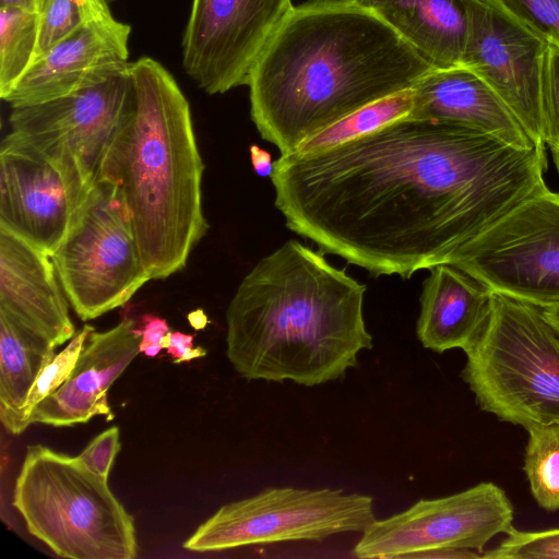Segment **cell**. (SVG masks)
<instances>
[{
  "label": "cell",
  "mask_w": 559,
  "mask_h": 559,
  "mask_svg": "<svg viewBox=\"0 0 559 559\" xmlns=\"http://www.w3.org/2000/svg\"><path fill=\"white\" fill-rule=\"evenodd\" d=\"M545 145L404 117L311 153L281 155L271 181L294 233L373 276L441 263L546 187Z\"/></svg>",
  "instance_id": "6da1fadb"
},
{
  "label": "cell",
  "mask_w": 559,
  "mask_h": 559,
  "mask_svg": "<svg viewBox=\"0 0 559 559\" xmlns=\"http://www.w3.org/2000/svg\"><path fill=\"white\" fill-rule=\"evenodd\" d=\"M435 69L353 0L294 7L255 62L250 115L281 155L356 110L411 90Z\"/></svg>",
  "instance_id": "7a4b0ae2"
},
{
  "label": "cell",
  "mask_w": 559,
  "mask_h": 559,
  "mask_svg": "<svg viewBox=\"0 0 559 559\" xmlns=\"http://www.w3.org/2000/svg\"><path fill=\"white\" fill-rule=\"evenodd\" d=\"M365 293L322 251L288 240L240 282L226 311V356L248 380L313 386L341 379L372 347Z\"/></svg>",
  "instance_id": "3957f363"
},
{
  "label": "cell",
  "mask_w": 559,
  "mask_h": 559,
  "mask_svg": "<svg viewBox=\"0 0 559 559\" xmlns=\"http://www.w3.org/2000/svg\"><path fill=\"white\" fill-rule=\"evenodd\" d=\"M132 102L98 177L117 183L152 280L182 270L209 229L202 207L204 164L190 105L151 57L130 62ZM97 177V178H98Z\"/></svg>",
  "instance_id": "277c9868"
},
{
  "label": "cell",
  "mask_w": 559,
  "mask_h": 559,
  "mask_svg": "<svg viewBox=\"0 0 559 559\" xmlns=\"http://www.w3.org/2000/svg\"><path fill=\"white\" fill-rule=\"evenodd\" d=\"M78 456L28 445L12 503L28 533L68 559H133L132 515Z\"/></svg>",
  "instance_id": "5b68a950"
},
{
  "label": "cell",
  "mask_w": 559,
  "mask_h": 559,
  "mask_svg": "<svg viewBox=\"0 0 559 559\" xmlns=\"http://www.w3.org/2000/svg\"><path fill=\"white\" fill-rule=\"evenodd\" d=\"M461 372L479 408L527 426L559 420V334L543 309L493 293Z\"/></svg>",
  "instance_id": "8992f818"
},
{
  "label": "cell",
  "mask_w": 559,
  "mask_h": 559,
  "mask_svg": "<svg viewBox=\"0 0 559 559\" xmlns=\"http://www.w3.org/2000/svg\"><path fill=\"white\" fill-rule=\"evenodd\" d=\"M51 259L82 321L124 306L152 280L122 192L106 177L93 182Z\"/></svg>",
  "instance_id": "52a82bcc"
},
{
  "label": "cell",
  "mask_w": 559,
  "mask_h": 559,
  "mask_svg": "<svg viewBox=\"0 0 559 559\" xmlns=\"http://www.w3.org/2000/svg\"><path fill=\"white\" fill-rule=\"evenodd\" d=\"M373 499L343 489L273 487L221 507L183 543L194 552L312 540L364 533L374 521Z\"/></svg>",
  "instance_id": "ba28073f"
},
{
  "label": "cell",
  "mask_w": 559,
  "mask_h": 559,
  "mask_svg": "<svg viewBox=\"0 0 559 559\" xmlns=\"http://www.w3.org/2000/svg\"><path fill=\"white\" fill-rule=\"evenodd\" d=\"M491 292L539 308L559 304V192L547 186L450 259Z\"/></svg>",
  "instance_id": "9c48e42d"
},
{
  "label": "cell",
  "mask_w": 559,
  "mask_h": 559,
  "mask_svg": "<svg viewBox=\"0 0 559 559\" xmlns=\"http://www.w3.org/2000/svg\"><path fill=\"white\" fill-rule=\"evenodd\" d=\"M507 492L489 481L376 520L354 547L361 559L483 558L485 546L513 526Z\"/></svg>",
  "instance_id": "30bf717a"
},
{
  "label": "cell",
  "mask_w": 559,
  "mask_h": 559,
  "mask_svg": "<svg viewBox=\"0 0 559 559\" xmlns=\"http://www.w3.org/2000/svg\"><path fill=\"white\" fill-rule=\"evenodd\" d=\"M131 102L128 66L100 83L46 102L11 108L10 131L49 158L75 168L92 186Z\"/></svg>",
  "instance_id": "8fae6325"
},
{
  "label": "cell",
  "mask_w": 559,
  "mask_h": 559,
  "mask_svg": "<svg viewBox=\"0 0 559 559\" xmlns=\"http://www.w3.org/2000/svg\"><path fill=\"white\" fill-rule=\"evenodd\" d=\"M292 0H192L182 37L185 72L207 94L247 85Z\"/></svg>",
  "instance_id": "7c38bea8"
},
{
  "label": "cell",
  "mask_w": 559,
  "mask_h": 559,
  "mask_svg": "<svg viewBox=\"0 0 559 559\" xmlns=\"http://www.w3.org/2000/svg\"><path fill=\"white\" fill-rule=\"evenodd\" d=\"M548 38L497 0H468L462 59L515 116L536 145H545L542 64Z\"/></svg>",
  "instance_id": "4fadbf2b"
},
{
  "label": "cell",
  "mask_w": 559,
  "mask_h": 559,
  "mask_svg": "<svg viewBox=\"0 0 559 559\" xmlns=\"http://www.w3.org/2000/svg\"><path fill=\"white\" fill-rule=\"evenodd\" d=\"M91 186L13 132L0 147V227L52 255Z\"/></svg>",
  "instance_id": "5bb4252c"
},
{
  "label": "cell",
  "mask_w": 559,
  "mask_h": 559,
  "mask_svg": "<svg viewBox=\"0 0 559 559\" xmlns=\"http://www.w3.org/2000/svg\"><path fill=\"white\" fill-rule=\"evenodd\" d=\"M131 26L111 12L90 21L34 60L3 98L11 108L53 99L126 70Z\"/></svg>",
  "instance_id": "9a60e30c"
},
{
  "label": "cell",
  "mask_w": 559,
  "mask_h": 559,
  "mask_svg": "<svg viewBox=\"0 0 559 559\" xmlns=\"http://www.w3.org/2000/svg\"><path fill=\"white\" fill-rule=\"evenodd\" d=\"M141 338V329L129 317L107 331L94 329L68 379L35 406L27 426L69 427L85 424L94 416L112 420L108 390L140 353Z\"/></svg>",
  "instance_id": "2e32d148"
},
{
  "label": "cell",
  "mask_w": 559,
  "mask_h": 559,
  "mask_svg": "<svg viewBox=\"0 0 559 559\" xmlns=\"http://www.w3.org/2000/svg\"><path fill=\"white\" fill-rule=\"evenodd\" d=\"M0 311L57 347L76 333L51 255L2 227Z\"/></svg>",
  "instance_id": "e0dca14e"
},
{
  "label": "cell",
  "mask_w": 559,
  "mask_h": 559,
  "mask_svg": "<svg viewBox=\"0 0 559 559\" xmlns=\"http://www.w3.org/2000/svg\"><path fill=\"white\" fill-rule=\"evenodd\" d=\"M412 91L414 106L409 117L454 121L515 146H536L490 86L465 67L435 68Z\"/></svg>",
  "instance_id": "ac0fdd59"
},
{
  "label": "cell",
  "mask_w": 559,
  "mask_h": 559,
  "mask_svg": "<svg viewBox=\"0 0 559 559\" xmlns=\"http://www.w3.org/2000/svg\"><path fill=\"white\" fill-rule=\"evenodd\" d=\"M429 271L419 298L417 337L425 348L439 354L464 350L485 322L493 292L449 263Z\"/></svg>",
  "instance_id": "d6986e66"
},
{
  "label": "cell",
  "mask_w": 559,
  "mask_h": 559,
  "mask_svg": "<svg viewBox=\"0 0 559 559\" xmlns=\"http://www.w3.org/2000/svg\"><path fill=\"white\" fill-rule=\"evenodd\" d=\"M370 10L436 69L462 66L468 0H353Z\"/></svg>",
  "instance_id": "ffe728a7"
},
{
  "label": "cell",
  "mask_w": 559,
  "mask_h": 559,
  "mask_svg": "<svg viewBox=\"0 0 559 559\" xmlns=\"http://www.w3.org/2000/svg\"><path fill=\"white\" fill-rule=\"evenodd\" d=\"M56 345L0 311V420L17 435L20 411Z\"/></svg>",
  "instance_id": "44dd1931"
},
{
  "label": "cell",
  "mask_w": 559,
  "mask_h": 559,
  "mask_svg": "<svg viewBox=\"0 0 559 559\" xmlns=\"http://www.w3.org/2000/svg\"><path fill=\"white\" fill-rule=\"evenodd\" d=\"M523 469L537 504L546 511H559V420L532 423Z\"/></svg>",
  "instance_id": "7402d4cb"
},
{
  "label": "cell",
  "mask_w": 559,
  "mask_h": 559,
  "mask_svg": "<svg viewBox=\"0 0 559 559\" xmlns=\"http://www.w3.org/2000/svg\"><path fill=\"white\" fill-rule=\"evenodd\" d=\"M38 12L0 7V97L3 99L34 62Z\"/></svg>",
  "instance_id": "603a6c76"
},
{
  "label": "cell",
  "mask_w": 559,
  "mask_h": 559,
  "mask_svg": "<svg viewBox=\"0 0 559 559\" xmlns=\"http://www.w3.org/2000/svg\"><path fill=\"white\" fill-rule=\"evenodd\" d=\"M414 106L406 90L369 104L308 139L296 152L311 153L334 147L407 117Z\"/></svg>",
  "instance_id": "cb8c5ba5"
},
{
  "label": "cell",
  "mask_w": 559,
  "mask_h": 559,
  "mask_svg": "<svg viewBox=\"0 0 559 559\" xmlns=\"http://www.w3.org/2000/svg\"><path fill=\"white\" fill-rule=\"evenodd\" d=\"M109 12L107 0H41L35 59L76 28Z\"/></svg>",
  "instance_id": "d4e9b609"
},
{
  "label": "cell",
  "mask_w": 559,
  "mask_h": 559,
  "mask_svg": "<svg viewBox=\"0 0 559 559\" xmlns=\"http://www.w3.org/2000/svg\"><path fill=\"white\" fill-rule=\"evenodd\" d=\"M93 330L94 328L92 325L84 324L81 330L76 331L64 349L56 354L51 361L40 371L20 411L17 435L28 428L27 419L35 406L56 391L68 379L88 334Z\"/></svg>",
  "instance_id": "484cf974"
},
{
  "label": "cell",
  "mask_w": 559,
  "mask_h": 559,
  "mask_svg": "<svg viewBox=\"0 0 559 559\" xmlns=\"http://www.w3.org/2000/svg\"><path fill=\"white\" fill-rule=\"evenodd\" d=\"M483 558H559V528L535 532H524L514 528L497 547L485 551Z\"/></svg>",
  "instance_id": "4316f807"
},
{
  "label": "cell",
  "mask_w": 559,
  "mask_h": 559,
  "mask_svg": "<svg viewBox=\"0 0 559 559\" xmlns=\"http://www.w3.org/2000/svg\"><path fill=\"white\" fill-rule=\"evenodd\" d=\"M545 144L559 146V44L548 39L542 64Z\"/></svg>",
  "instance_id": "83f0119b"
},
{
  "label": "cell",
  "mask_w": 559,
  "mask_h": 559,
  "mask_svg": "<svg viewBox=\"0 0 559 559\" xmlns=\"http://www.w3.org/2000/svg\"><path fill=\"white\" fill-rule=\"evenodd\" d=\"M531 27L559 44V0H497Z\"/></svg>",
  "instance_id": "f1b7e54d"
},
{
  "label": "cell",
  "mask_w": 559,
  "mask_h": 559,
  "mask_svg": "<svg viewBox=\"0 0 559 559\" xmlns=\"http://www.w3.org/2000/svg\"><path fill=\"white\" fill-rule=\"evenodd\" d=\"M120 449V431L114 426L97 435L78 457L92 473L108 478Z\"/></svg>",
  "instance_id": "f546056e"
},
{
  "label": "cell",
  "mask_w": 559,
  "mask_h": 559,
  "mask_svg": "<svg viewBox=\"0 0 559 559\" xmlns=\"http://www.w3.org/2000/svg\"><path fill=\"white\" fill-rule=\"evenodd\" d=\"M141 331L140 353L147 357L157 356L163 349L162 340L169 332L167 321L156 316L145 314Z\"/></svg>",
  "instance_id": "4dcf8cb0"
},
{
  "label": "cell",
  "mask_w": 559,
  "mask_h": 559,
  "mask_svg": "<svg viewBox=\"0 0 559 559\" xmlns=\"http://www.w3.org/2000/svg\"><path fill=\"white\" fill-rule=\"evenodd\" d=\"M249 151L254 173L260 177H271L274 163L270 153L254 144L250 146Z\"/></svg>",
  "instance_id": "1f68e13d"
},
{
  "label": "cell",
  "mask_w": 559,
  "mask_h": 559,
  "mask_svg": "<svg viewBox=\"0 0 559 559\" xmlns=\"http://www.w3.org/2000/svg\"><path fill=\"white\" fill-rule=\"evenodd\" d=\"M195 334H185L179 331L170 332V346L166 349L173 358L179 359L187 349L193 347Z\"/></svg>",
  "instance_id": "d6a6232c"
},
{
  "label": "cell",
  "mask_w": 559,
  "mask_h": 559,
  "mask_svg": "<svg viewBox=\"0 0 559 559\" xmlns=\"http://www.w3.org/2000/svg\"><path fill=\"white\" fill-rule=\"evenodd\" d=\"M41 0H0V7L17 8L38 12Z\"/></svg>",
  "instance_id": "836d02e7"
},
{
  "label": "cell",
  "mask_w": 559,
  "mask_h": 559,
  "mask_svg": "<svg viewBox=\"0 0 559 559\" xmlns=\"http://www.w3.org/2000/svg\"><path fill=\"white\" fill-rule=\"evenodd\" d=\"M188 321L190 325L195 330H203L209 323L207 316L202 309H197L189 312Z\"/></svg>",
  "instance_id": "e575fe53"
},
{
  "label": "cell",
  "mask_w": 559,
  "mask_h": 559,
  "mask_svg": "<svg viewBox=\"0 0 559 559\" xmlns=\"http://www.w3.org/2000/svg\"><path fill=\"white\" fill-rule=\"evenodd\" d=\"M545 317L559 334V304L542 308Z\"/></svg>",
  "instance_id": "d590c367"
},
{
  "label": "cell",
  "mask_w": 559,
  "mask_h": 559,
  "mask_svg": "<svg viewBox=\"0 0 559 559\" xmlns=\"http://www.w3.org/2000/svg\"><path fill=\"white\" fill-rule=\"evenodd\" d=\"M206 349L198 346V347H191L187 349V352L179 358L174 360L175 364L190 361L195 358L204 357L206 355Z\"/></svg>",
  "instance_id": "8d00e7d4"
},
{
  "label": "cell",
  "mask_w": 559,
  "mask_h": 559,
  "mask_svg": "<svg viewBox=\"0 0 559 559\" xmlns=\"http://www.w3.org/2000/svg\"><path fill=\"white\" fill-rule=\"evenodd\" d=\"M554 163L559 173V146L550 147Z\"/></svg>",
  "instance_id": "74e56055"
},
{
  "label": "cell",
  "mask_w": 559,
  "mask_h": 559,
  "mask_svg": "<svg viewBox=\"0 0 559 559\" xmlns=\"http://www.w3.org/2000/svg\"><path fill=\"white\" fill-rule=\"evenodd\" d=\"M170 331L163 337L162 340V347L163 349H167L170 346Z\"/></svg>",
  "instance_id": "f35d334b"
}]
</instances>
